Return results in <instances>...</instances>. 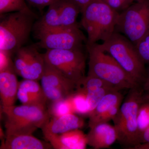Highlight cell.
Returning <instances> with one entry per match:
<instances>
[{
  "instance_id": "6da1fadb",
  "label": "cell",
  "mask_w": 149,
  "mask_h": 149,
  "mask_svg": "<svg viewBox=\"0 0 149 149\" xmlns=\"http://www.w3.org/2000/svg\"><path fill=\"white\" fill-rule=\"evenodd\" d=\"M80 24L88 37L86 46L106 41L115 31L119 13L102 0H91L81 12Z\"/></svg>"
},
{
  "instance_id": "7a4b0ae2",
  "label": "cell",
  "mask_w": 149,
  "mask_h": 149,
  "mask_svg": "<svg viewBox=\"0 0 149 149\" xmlns=\"http://www.w3.org/2000/svg\"><path fill=\"white\" fill-rule=\"evenodd\" d=\"M86 47L89 56L88 75L99 77L119 91L141 87L100 44L95 43Z\"/></svg>"
},
{
  "instance_id": "3957f363",
  "label": "cell",
  "mask_w": 149,
  "mask_h": 149,
  "mask_svg": "<svg viewBox=\"0 0 149 149\" xmlns=\"http://www.w3.org/2000/svg\"><path fill=\"white\" fill-rule=\"evenodd\" d=\"M37 17L33 11L1 14L0 50L8 52L12 55L24 47Z\"/></svg>"
},
{
  "instance_id": "277c9868",
  "label": "cell",
  "mask_w": 149,
  "mask_h": 149,
  "mask_svg": "<svg viewBox=\"0 0 149 149\" xmlns=\"http://www.w3.org/2000/svg\"><path fill=\"white\" fill-rule=\"evenodd\" d=\"M143 87L129 91L118 113L113 120L117 135V141L127 149L139 144L137 116L139 107L144 101Z\"/></svg>"
},
{
  "instance_id": "5b68a950",
  "label": "cell",
  "mask_w": 149,
  "mask_h": 149,
  "mask_svg": "<svg viewBox=\"0 0 149 149\" xmlns=\"http://www.w3.org/2000/svg\"><path fill=\"white\" fill-rule=\"evenodd\" d=\"M100 45L130 77L143 86L147 75L145 63L130 40L120 33L115 32Z\"/></svg>"
},
{
  "instance_id": "8992f818",
  "label": "cell",
  "mask_w": 149,
  "mask_h": 149,
  "mask_svg": "<svg viewBox=\"0 0 149 149\" xmlns=\"http://www.w3.org/2000/svg\"><path fill=\"white\" fill-rule=\"evenodd\" d=\"M5 114L6 136L31 135L38 128H42L50 116L45 107L34 105L2 107Z\"/></svg>"
},
{
  "instance_id": "52a82bcc",
  "label": "cell",
  "mask_w": 149,
  "mask_h": 149,
  "mask_svg": "<svg viewBox=\"0 0 149 149\" xmlns=\"http://www.w3.org/2000/svg\"><path fill=\"white\" fill-rule=\"evenodd\" d=\"M115 32L135 45L149 32V0L135 2L119 13Z\"/></svg>"
},
{
  "instance_id": "ba28073f",
  "label": "cell",
  "mask_w": 149,
  "mask_h": 149,
  "mask_svg": "<svg viewBox=\"0 0 149 149\" xmlns=\"http://www.w3.org/2000/svg\"><path fill=\"white\" fill-rule=\"evenodd\" d=\"M34 31L35 37L39 40L35 45L37 48L46 50L83 49V43H87V39L78 24Z\"/></svg>"
},
{
  "instance_id": "9c48e42d",
  "label": "cell",
  "mask_w": 149,
  "mask_h": 149,
  "mask_svg": "<svg viewBox=\"0 0 149 149\" xmlns=\"http://www.w3.org/2000/svg\"><path fill=\"white\" fill-rule=\"evenodd\" d=\"M43 54L46 63L79 87L86 76V57L82 49H48Z\"/></svg>"
},
{
  "instance_id": "30bf717a",
  "label": "cell",
  "mask_w": 149,
  "mask_h": 149,
  "mask_svg": "<svg viewBox=\"0 0 149 149\" xmlns=\"http://www.w3.org/2000/svg\"><path fill=\"white\" fill-rule=\"evenodd\" d=\"M41 86L48 102L65 99L75 93L79 86L45 62L41 79Z\"/></svg>"
},
{
  "instance_id": "8fae6325",
  "label": "cell",
  "mask_w": 149,
  "mask_h": 149,
  "mask_svg": "<svg viewBox=\"0 0 149 149\" xmlns=\"http://www.w3.org/2000/svg\"><path fill=\"white\" fill-rule=\"evenodd\" d=\"M123 98L120 91H111L104 96L88 116L90 128L98 123L113 120L119 111Z\"/></svg>"
},
{
  "instance_id": "7c38bea8",
  "label": "cell",
  "mask_w": 149,
  "mask_h": 149,
  "mask_svg": "<svg viewBox=\"0 0 149 149\" xmlns=\"http://www.w3.org/2000/svg\"><path fill=\"white\" fill-rule=\"evenodd\" d=\"M45 139L55 149H84L88 145L87 134L80 129L61 134H54L42 130Z\"/></svg>"
},
{
  "instance_id": "4fadbf2b",
  "label": "cell",
  "mask_w": 149,
  "mask_h": 149,
  "mask_svg": "<svg viewBox=\"0 0 149 149\" xmlns=\"http://www.w3.org/2000/svg\"><path fill=\"white\" fill-rule=\"evenodd\" d=\"M87 134L88 145L95 149L109 148L117 141V135L114 125L108 122L101 123L90 128Z\"/></svg>"
},
{
  "instance_id": "5bb4252c",
  "label": "cell",
  "mask_w": 149,
  "mask_h": 149,
  "mask_svg": "<svg viewBox=\"0 0 149 149\" xmlns=\"http://www.w3.org/2000/svg\"><path fill=\"white\" fill-rule=\"evenodd\" d=\"M17 98L22 104L47 107L48 103L41 85L35 80L24 79L19 82Z\"/></svg>"
},
{
  "instance_id": "9a60e30c",
  "label": "cell",
  "mask_w": 149,
  "mask_h": 149,
  "mask_svg": "<svg viewBox=\"0 0 149 149\" xmlns=\"http://www.w3.org/2000/svg\"><path fill=\"white\" fill-rule=\"evenodd\" d=\"M14 69L0 71V96L2 107L14 105L19 82Z\"/></svg>"
},
{
  "instance_id": "2e32d148",
  "label": "cell",
  "mask_w": 149,
  "mask_h": 149,
  "mask_svg": "<svg viewBox=\"0 0 149 149\" xmlns=\"http://www.w3.org/2000/svg\"><path fill=\"white\" fill-rule=\"evenodd\" d=\"M85 125L83 118L75 113H68L58 117H51L42 130L54 134H61L76 129H80Z\"/></svg>"
},
{
  "instance_id": "e0dca14e",
  "label": "cell",
  "mask_w": 149,
  "mask_h": 149,
  "mask_svg": "<svg viewBox=\"0 0 149 149\" xmlns=\"http://www.w3.org/2000/svg\"><path fill=\"white\" fill-rule=\"evenodd\" d=\"M27 48L26 65L19 75L24 79L39 81L42 75L45 65L44 54L38 52L36 45L27 46Z\"/></svg>"
},
{
  "instance_id": "ac0fdd59",
  "label": "cell",
  "mask_w": 149,
  "mask_h": 149,
  "mask_svg": "<svg viewBox=\"0 0 149 149\" xmlns=\"http://www.w3.org/2000/svg\"><path fill=\"white\" fill-rule=\"evenodd\" d=\"M52 146L44 143L31 135H10L2 140L1 149H46Z\"/></svg>"
},
{
  "instance_id": "d6986e66",
  "label": "cell",
  "mask_w": 149,
  "mask_h": 149,
  "mask_svg": "<svg viewBox=\"0 0 149 149\" xmlns=\"http://www.w3.org/2000/svg\"><path fill=\"white\" fill-rule=\"evenodd\" d=\"M61 0L49 6L48 10L42 17L35 22L33 31L61 27L60 14Z\"/></svg>"
},
{
  "instance_id": "ffe728a7",
  "label": "cell",
  "mask_w": 149,
  "mask_h": 149,
  "mask_svg": "<svg viewBox=\"0 0 149 149\" xmlns=\"http://www.w3.org/2000/svg\"><path fill=\"white\" fill-rule=\"evenodd\" d=\"M81 13L80 7L73 0H61L60 14L61 26L70 27L78 24L77 19Z\"/></svg>"
},
{
  "instance_id": "44dd1931",
  "label": "cell",
  "mask_w": 149,
  "mask_h": 149,
  "mask_svg": "<svg viewBox=\"0 0 149 149\" xmlns=\"http://www.w3.org/2000/svg\"><path fill=\"white\" fill-rule=\"evenodd\" d=\"M72 113L82 115L89 116L90 113L87 96L84 91L77 88L75 93L68 97Z\"/></svg>"
},
{
  "instance_id": "7402d4cb",
  "label": "cell",
  "mask_w": 149,
  "mask_h": 149,
  "mask_svg": "<svg viewBox=\"0 0 149 149\" xmlns=\"http://www.w3.org/2000/svg\"><path fill=\"white\" fill-rule=\"evenodd\" d=\"M16 11L32 12L25 0H0V14Z\"/></svg>"
},
{
  "instance_id": "603a6c76",
  "label": "cell",
  "mask_w": 149,
  "mask_h": 149,
  "mask_svg": "<svg viewBox=\"0 0 149 149\" xmlns=\"http://www.w3.org/2000/svg\"><path fill=\"white\" fill-rule=\"evenodd\" d=\"M113 91H119L112 87H107L100 88L94 91L84 92L87 96V101L90 111L89 114L95 109L104 96L107 93Z\"/></svg>"
},
{
  "instance_id": "cb8c5ba5",
  "label": "cell",
  "mask_w": 149,
  "mask_h": 149,
  "mask_svg": "<svg viewBox=\"0 0 149 149\" xmlns=\"http://www.w3.org/2000/svg\"><path fill=\"white\" fill-rule=\"evenodd\" d=\"M47 110L50 118L58 117L72 113L67 98L49 103Z\"/></svg>"
},
{
  "instance_id": "d4e9b609",
  "label": "cell",
  "mask_w": 149,
  "mask_h": 149,
  "mask_svg": "<svg viewBox=\"0 0 149 149\" xmlns=\"http://www.w3.org/2000/svg\"><path fill=\"white\" fill-rule=\"evenodd\" d=\"M137 123L140 137L141 134L149 127V101L144 100L139 107L137 116Z\"/></svg>"
},
{
  "instance_id": "484cf974",
  "label": "cell",
  "mask_w": 149,
  "mask_h": 149,
  "mask_svg": "<svg viewBox=\"0 0 149 149\" xmlns=\"http://www.w3.org/2000/svg\"><path fill=\"white\" fill-rule=\"evenodd\" d=\"M134 45L141 59L149 64V32Z\"/></svg>"
},
{
  "instance_id": "4316f807",
  "label": "cell",
  "mask_w": 149,
  "mask_h": 149,
  "mask_svg": "<svg viewBox=\"0 0 149 149\" xmlns=\"http://www.w3.org/2000/svg\"><path fill=\"white\" fill-rule=\"evenodd\" d=\"M12 55L8 52L0 50V71L8 69H14Z\"/></svg>"
},
{
  "instance_id": "83f0119b",
  "label": "cell",
  "mask_w": 149,
  "mask_h": 149,
  "mask_svg": "<svg viewBox=\"0 0 149 149\" xmlns=\"http://www.w3.org/2000/svg\"><path fill=\"white\" fill-rule=\"evenodd\" d=\"M112 9L120 13L129 7V5L123 0H102Z\"/></svg>"
},
{
  "instance_id": "f1b7e54d",
  "label": "cell",
  "mask_w": 149,
  "mask_h": 149,
  "mask_svg": "<svg viewBox=\"0 0 149 149\" xmlns=\"http://www.w3.org/2000/svg\"><path fill=\"white\" fill-rule=\"evenodd\" d=\"M149 143V127L142 133L139 139V144Z\"/></svg>"
},
{
  "instance_id": "f546056e",
  "label": "cell",
  "mask_w": 149,
  "mask_h": 149,
  "mask_svg": "<svg viewBox=\"0 0 149 149\" xmlns=\"http://www.w3.org/2000/svg\"><path fill=\"white\" fill-rule=\"evenodd\" d=\"M73 1L80 7L82 12L84 8L86 6L88 3L91 1V0H73Z\"/></svg>"
},
{
  "instance_id": "4dcf8cb0",
  "label": "cell",
  "mask_w": 149,
  "mask_h": 149,
  "mask_svg": "<svg viewBox=\"0 0 149 149\" xmlns=\"http://www.w3.org/2000/svg\"><path fill=\"white\" fill-rule=\"evenodd\" d=\"M143 88L144 91L149 92V68L148 70L147 71L146 79L143 85Z\"/></svg>"
},
{
  "instance_id": "1f68e13d",
  "label": "cell",
  "mask_w": 149,
  "mask_h": 149,
  "mask_svg": "<svg viewBox=\"0 0 149 149\" xmlns=\"http://www.w3.org/2000/svg\"><path fill=\"white\" fill-rule=\"evenodd\" d=\"M132 149H149V143L139 144Z\"/></svg>"
},
{
  "instance_id": "d6a6232c",
  "label": "cell",
  "mask_w": 149,
  "mask_h": 149,
  "mask_svg": "<svg viewBox=\"0 0 149 149\" xmlns=\"http://www.w3.org/2000/svg\"><path fill=\"white\" fill-rule=\"evenodd\" d=\"M59 0H43L44 6L45 7L47 6H50L52 4L56 2Z\"/></svg>"
},
{
  "instance_id": "836d02e7",
  "label": "cell",
  "mask_w": 149,
  "mask_h": 149,
  "mask_svg": "<svg viewBox=\"0 0 149 149\" xmlns=\"http://www.w3.org/2000/svg\"><path fill=\"white\" fill-rule=\"evenodd\" d=\"M143 99L144 100L146 101L149 102V93L148 94L143 95Z\"/></svg>"
},
{
  "instance_id": "e575fe53",
  "label": "cell",
  "mask_w": 149,
  "mask_h": 149,
  "mask_svg": "<svg viewBox=\"0 0 149 149\" xmlns=\"http://www.w3.org/2000/svg\"><path fill=\"white\" fill-rule=\"evenodd\" d=\"M123 1H124L125 2L127 3L129 5H131L132 3L135 2L133 0H123Z\"/></svg>"
},
{
  "instance_id": "d590c367",
  "label": "cell",
  "mask_w": 149,
  "mask_h": 149,
  "mask_svg": "<svg viewBox=\"0 0 149 149\" xmlns=\"http://www.w3.org/2000/svg\"><path fill=\"white\" fill-rule=\"evenodd\" d=\"M134 2H139L141 1H143V0H133Z\"/></svg>"
}]
</instances>
